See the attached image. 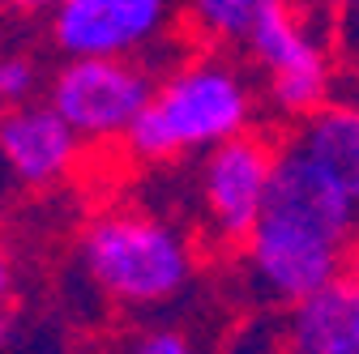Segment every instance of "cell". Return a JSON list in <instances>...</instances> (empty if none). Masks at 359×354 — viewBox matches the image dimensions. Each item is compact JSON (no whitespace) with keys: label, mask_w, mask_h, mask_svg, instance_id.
Returning a JSON list of instances; mask_svg holds the SVG:
<instances>
[{"label":"cell","mask_w":359,"mask_h":354,"mask_svg":"<svg viewBox=\"0 0 359 354\" xmlns=\"http://www.w3.org/2000/svg\"><path fill=\"white\" fill-rule=\"evenodd\" d=\"M261 5V0H184V17L189 26L210 38V43H231L244 34L252 9Z\"/></svg>","instance_id":"10"},{"label":"cell","mask_w":359,"mask_h":354,"mask_svg":"<svg viewBox=\"0 0 359 354\" xmlns=\"http://www.w3.org/2000/svg\"><path fill=\"white\" fill-rule=\"evenodd\" d=\"M81 158L77 132L48 103H18L0 115V162L5 175L26 188H56Z\"/></svg>","instance_id":"8"},{"label":"cell","mask_w":359,"mask_h":354,"mask_svg":"<svg viewBox=\"0 0 359 354\" xmlns=\"http://www.w3.org/2000/svg\"><path fill=\"white\" fill-rule=\"evenodd\" d=\"M180 0H56L48 9L60 56H142L171 26Z\"/></svg>","instance_id":"7"},{"label":"cell","mask_w":359,"mask_h":354,"mask_svg":"<svg viewBox=\"0 0 359 354\" xmlns=\"http://www.w3.org/2000/svg\"><path fill=\"white\" fill-rule=\"evenodd\" d=\"M154 69L142 56H69L52 81L48 103L77 141H124L128 124L150 103Z\"/></svg>","instance_id":"5"},{"label":"cell","mask_w":359,"mask_h":354,"mask_svg":"<svg viewBox=\"0 0 359 354\" xmlns=\"http://www.w3.org/2000/svg\"><path fill=\"white\" fill-rule=\"evenodd\" d=\"M9 341H13V312L0 303V354L9 350Z\"/></svg>","instance_id":"16"},{"label":"cell","mask_w":359,"mask_h":354,"mask_svg":"<svg viewBox=\"0 0 359 354\" xmlns=\"http://www.w3.org/2000/svg\"><path fill=\"white\" fill-rule=\"evenodd\" d=\"M269 171H274V141L252 128L205 150L201 205H205V231L218 248L244 243L248 227L257 222V213L265 205Z\"/></svg>","instance_id":"6"},{"label":"cell","mask_w":359,"mask_h":354,"mask_svg":"<svg viewBox=\"0 0 359 354\" xmlns=\"http://www.w3.org/2000/svg\"><path fill=\"white\" fill-rule=\"evenodd\" d=\"M81 264L103 295L124 307H158L197 278L189 235L154 213L111 209L81 231Z\"/></svg>","instance_id":"2"},{"label":"cell","mask_w":359,"mask_h":354,"mask_svg":"<svg viewBox=\"0 0 359 354\" xmlns=\"http://www.w3.org/2000/svg\"><path fill=\"white\" fill-rule=\"evenodd\" d=\"M39 81H43V73H39L34 56H22V52L0 56V107L30 103L34 90H39Z\"/></svg>","instance_id":"12"},{"label":"cell","mask_w":359,"mask_h":354,"mask_svg":"<svg viewBox=\"0 0 359 354\" xmlns=\"http://www.w3.org/2000/svg\"><path fill=\"white\" fill-rule=\"evenodd\" d=\"M283 354H359L355 274H342L283 307Z\"/></svg>","instance_id":"9"},{"label":"cell","mask_w":359,"mask_h":354,"mask_svg":"<svg viewBox=\"0 0 359 354\" xmlns=\"http://www.w3.org/2000/svg\"><path fill=\"white\" fill-rule=\"evenodd\" d=\"M9 286H13V269H9V256H5V248H0V303H5Z\"/></svg>","instance_id":"17"},{"label":"cell","mask_w":359,"mask_h":354,"mask_svg":"<svg viewBox=\"0 0 359 354\" xmlns=\"http://www.w3.org/2000/svg\"><path fill=\"white\" fill-rule=\"evenodd\" d=\"M56 0H0L5 13H18V17H34V13H48Z\"/></svg>","instance_id":"14"},{"label":"cell","mask_w":359,"mask_h":354,"mask_svg":"<svg viewBox=\"0 0 359 354\" xmlns=\"http://www.w3.org/2000/svg\"><path fill=\"white\" fill-rule=\"evenodd\" d=\"M295 9H304V13H312V17H334V9L342 5V0H291Z\"/></svg>","instance_id":"15"},{"label":"cell","mask_w":359,"mask_h":354,"mask_svg":"<svg viewBox=\"0 0 359 354\" xmlns=\"http://www.w3.org/2000/svg\"><path fill=\"white\" fill-rule=\"evenodd\" d=\"M5 180H9V175H5V162H0V188H5Z\"/></svg>","instance_id":"18"},{"label":"cell","mask_w":359,"mask_h":354,"mask_svg":"<svg viewBox=\"0 0 359 354\" xmlns=\"http://www.w3.org/2000/svg\"><path fill=\"white\" fill-rule=\"evenodd\" d=\"M227 354H283V307L252 312L236 333Z\"/></svg>","instance_id":"11"},{"label":"cell","mask_w":359,"mask_h":354,"mask_svg":"<svg viewBox=\"0 0 359 354\" xmlns=\"http://www.w3.org/2000/svg\"><path fill=\"white\" fill-rule=\"evenodd\" d=\"M248 282L265 307H287L342 274H351V235L330 231L317 218H304L283 205H261L257 222L244 235Z\"/></svg>","instance_id":"4"},{"label":"cell","mask_w":359,"mask_h":354,"mask_svg":"<svg viewBox=\"0 0 359 354\" xmlns=\"http://www.w3.org/2000/svg\"><path fill=\"white\" fill-rule=\"evenodd\" d=\"M257 99L248 77L222 56H193L154 81L150 103L128 124L124 146L133 158L163 162L180 154H205L252 128Z\"/></svg>","instance_id":"1"},{"label":"cell","mask_w":359,"mask_h":354,"mask_svg":"<svg viewBox=\"0 0 359 354\" xmlns=\"http://www.w3.org/2000/svg\"><path fill=\"white\" fill-rule=\"evenodd\" d=\"M133 354H205V350H197L189 337H180L171 329H154V333H146L137 341V350H133Z\"/></svg>","instance_id":"13"},{"label":"cell","mask_w":359,"mask_h":354,"mask_svg":"<svg viewBox=\"0 0 359 354\" xmlns=\"http://www.w3.org/2000/svg\"><path fill=\"white\" fill-rule=\"evenodd\" d=\"M330 17H312L291 0H261L244 26V48L265 73V90L278 115L304 120L334 103V56H330Z\"/></svg>","instance_id":"3"}]
</instances>
